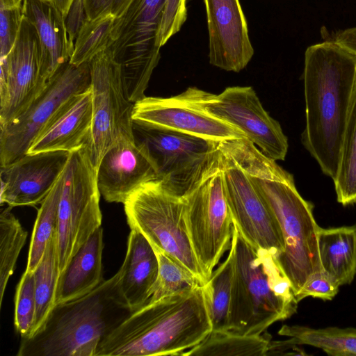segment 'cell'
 <instances>
[{"instance_id": "7402d4cb", "label": "cell", "mask_w": 356, "mask_h": 356, "mask_svg": "<svg viewBox=\"0 0 356 356\" xmlns=\"http://www.w3.org/2000/svg\"><path fill=\"white\" fill-rule=\"evenodd\" d=\"M120 292L134 312L145 305L159 273L156 252L139 232L131 229L124 261L118 271Z\"/></svg>"}, {"instance_id": "6da1fadb", "label": "cell", "mask_w": 356, "mask_h": 356, "mask_svg": "<svg viewBox=\"0 0 356 356\" xmlns=\"http://www.w3.org/2000/svg\"><path fill=\"white\" fill-rule=\"evenodd\" d=\"M220 146L245 170L277 222L284 249L277 259L296 296L313 274L323 270L318 250L321 227L313 204L298 193L291 173L246 138L223 141Z\"/></svg>"}, {"instance_id": "4fadbf2b", "label": "cell", "mask_w": 356, "mask_h": 356, "mask_svg": "<svg viewBox=\"0 0 356 356\" xmlns=\"http://www.w3.org/2000/svg\"><path fill=\"white\" fill-rule=\"evenodd\" d=\"M200 100L207 111L242 131L268 158L284 160L287 137L280 123L264 108L252 87H228L219 95L201 90Z\"/></svg>"}, {"instance_id": "9a60e30c", "label": "cell", "mask_w": 356, "mask_h": 356, "mask_svg": "<svg viewBox=\"0 0 356 356\" xmlns=\"http://www.w3.org/2000/svg\"><path fill=\"white\" fill-rule=\"evenodd\" d=\"M200 92L189 87L170 97L145 96L134 103L132 119L216 143L246 138L242 131L207 111L200 103Z\"/></svg>"}, {"instance_id": "ac0fdd59", "label": "cell", "mask_w": 356, "mask_h": 356, "mask_svg": "<svg viewBox=\"0 0 356 356\" xmlns=\"http://www.w3.org/2000/svg\"><path fill=\"white\" fill-rule=\"evenodd\" d=\"M209 37V61L239 72L254 56L248 22L239 0H203Z\"/></svg>"}, {"instance_id": "ab89813d", "label": "cell", "mask_w": 356, "mask_h": 356, "mask_svg": "<svg viewBox=\"0 0 356 356\" xmlns=\"http://www.w3.org/2000/svg\"><path fill=\"white\" fill-rule=\"evenodd\" d=\"M332 40L356 56V26L337 31Z\"/></svg>"}, {"instance_id": "1f68e13d", "label": "cell", "mask_w": 356, "mask_h": 356, "mask_svg": "<svg viewBox=\"0 0 356 356\" xmlns=\"http://www.w3.org/2000/svg\"><path fill=\"white\" fill-rule=\"evenodd\" d=\"M115 17L103 15L93 19H87L74 42L70 62L75 65L88 63L113 43L112 31Z\"/></svg>"}, {"instance_id": "5b68a950", "label": "cell", "mask_w": 356, "mask_h": 356, "mask_svg": "<svg viewBox=\"0 0 356 356\" xmlns=\"http://www.w3.org/2000/svg\"><path fill=\"white\" fill-rule=\"evenodd\" d=\"M229 249L233 278L228 331L261 334L296 313L298 302L275 254L252 246L234 225Z\"/></svg>"}, {"instance_id": "5bb4252c", "label": "cell", "mask_w": 356, "mask_h": 356, "mask_svg": "<svg viewBox=\"0 0 356 356\" xmlns=\"http://www.w3.org/2000/svg\"><path fill=\"white\" fill-rule=\"evenodd\" d=\"M233 225L250 244L277 257L284 249L280 227L243 167L218 143Z\"/></svg>"}, {"instance_id": "4dcf8cb0", "label": "cell", "mask_w": 356, "mask_h": 356, "mask_svg": "<svg viewBox=\"0 0 356 356\" xmlns=\"http://www.w3.org/2000/svg\"><path fill=\"white\" fill-rule=\"evenodd\" d=\"M8 207L0 213V305L10 276L13 274L27 232Z\"/></svg>"}, {"instance_id": "8fae6325", "label": "cell", "mask_w": 356, "mask_h": 356, "mask_svg": "<svg viewBox=\"0 0 356 356\" xmlns=\"http://www.w3.org/2000/svg\"><path fill=\"white\" fill-rule=\"evenodd\" d=\"M92 124L86 147L97 168L107 150L122 136H134V103L126 92L120 65L108 48L89 63Z\"/></svg>"}, {"instance_id": "74e56055", "label": "cell", "mask_w": 356, "mask_h": 356, "mask_svg": "<svg viewBox=\"0 0 356 356\" xmlns=\"http://www.w3.org/2000/svg\"><path fill=\"white\" fill-rule=\"evenodd\" d=\"M132 0H83L88 18L111 15L120 17L127 10Z\"/></svg>"}, {"instance_id": "f546056e", "label": "cell", "mask_w": 356, "mask_h": 356, "mask_svg": "<svg viewBox=\"0 0 356 356\" xmlns=\"http://www.w3.org/2000/svg\"><path fill=\"white\" fill-rule=\"evenodd\" d=\"M233 278L231 250L226 259L214 270L204 284L212 331L229 330V311Z\"/></svg>"}, {"instance_id": "8992f818", "label": "cell", "mask_w": 356, "mask_h": 356, "mask_svg": "<svg viewBox=\"0 0 356 356\" xmlns=\"http://www.w3.org/2000/svg\"><path fill=\"white\" fill-rule=\"evenodd\" d=\"M124 206L131 229L141 233L154 248L175 259L202 284L207 282L188 236L183 196L157 179L136 190Z\"/></svg>"}, {"instance_id": "52a82bcc", "label": "cell", "mask_w": 356, "mask_h": 356, "mask_svg": "<svg viewBox=\"0 0 356 356\" xmlns=\"http://www.w3.org/2000/svg\"><path fill=\"white\" fill-rule=\"evenodd\" d=\"M165 4V0H132L114 22L109 49L120 65L127 94L134 103L145 97L161 58L156 38Z\"/></svg>"}, {"instance_id": "ba28073f", "label": "cell", "mask_w": 356, "mask_h": 356, "mask_svg": "<svg viewBox=\"0 0 356 356\" xmlns=\"http://www.w3.org/2000/svg\"><path fill=\"white\" fill-rule=\"evenodd\" d=\"M97 168L86 145L70 153L63 173L57 231L58 270L71 259L102 225Z\"/></svg>"}, {"instance_id": "30bf717a", "label": "cell", "mask_w": 356, "mask_h": 356, "mask_svg": "<svg viewBox=\"0 0 356 356\" xmlns=\"http://www.w3.org/2000/svg\"><path fill=\"white\" fill-rule=\"evenodd\" d=\"M133 134L148 152L159 179L179 196L218 161V143L211 140L136 122Z\"/></svg>"}, {"instance_id": "cb8c5ba5", "label": "cell", "mask_w": 356, "mask_h": 356, "mask_svg": "<svg viewBox=\"0 0 356 356\" xmlns=\"http://www.w3.org/2000/svg\"><path fill=\"white\" fill-rule=\"evenodd\" d=\"M285 341H270L268 355L280 354L299 345H308L323 350L332 356H356V328L327 327L312 328L302 325H284L278 331Z\"/></svg>"}, {"instance_id": "f1b7e54d", "label": "cell", "mask_w": 356, "mask_h": 356, "mask_svg": "<svg viewBox=\"0 0 356 356\" xmlns=\"http://www.w3.org/2000/svg\"><path fill=\"white\" fill-rule=\"evenodd\" d=\"M62 188L63 175L38 209L28 254L25 270L27 273H33L43 257L48 242L57 233Z\"/></svg>"}, {"instance_id": "7c38bea8", "label": "cell", "mask_w": 356, "mask_h": 356, "mask_svg": "<svg viewBox=\"0 0 356 356\" xmlns=\"http://www.w3.org/2000/svg\"><path fill=\"white\" fill-rule=\"evenodd\" d=\"M90 88L88 63L61 65L41 93L17 118L0 126V166L27 154L34 140L60 108L73 95Z\"/></svg>"}, {"instance_id": "7bdbcfd3", "label": "cell", "mask_w": 356, "mask_h": 356, "mask_svg": "<svg viewBox=\"0 0 356 356\" xmlns=\"http://www.w3.org/2000/svg\"><path fill=\"white\" fill-rule=\"evenodd\" d=\"M15 1H16L17 4L22 5V0H15ZM43 1H53V0H43Z\"/></svg>"}, {"instance_id": "4316f807", "label": "cell", "mask_w": 356, "mask_h": 356, "mask_svg": "<svg viewBox=\"0 0 356 356\" xmlns=\"http://www.w3.org/2000/svg\"><path fill=\"white\" fill-rule=\"evenodd\" d=\"M35 280V313L33 335L44 323L56 305V293L60 275L58 259L57 233L48 242L43 257L33 272Z\"/></svg>"}, {"instance_id": "3957f363", "label": "cell", "mask_w": 356, "mask_h": 356, "mask_svg": "<svg viewBox=\"0 0 356 356\" xmlns=\"http://www.w3.org/2000/svg\"><path fill=\"white\" fill-rule=\"evenodd\" d=\"M213 327L203 285L149 302L100 343L95 356L181 355Z\"/></svg>"}, {"instance_id": "9c48e42d", "label": "cell", "mask_w": 356, "mask_h": 356, "mask_svg": "<svg viewBox=\"0 0 356 356\" xmlns=\"http://www.w3.org/2000/svg\"><path fill=\"white\" fill-rule=\"evenodd\" d=\"M183 197L190 241L208 280L224 253L229 250L233 232L219 158Z\"/></svg>"}, {"instance_id": "2e32d148", "label": "cell", "mask_w": 356, "mask_h": 356, "mask_svg": "<svg viewBox=\"0 0 356 356\" xmlns=\"http://www.w3.org/2000/svg\"><path fill=\"white\" fill-rule=\"evenodd\" d=\"M0 126L22 113L47 82L41 76V47L34 26L23 17L17 40L0 59Z\"/></svg>"}, {"instance_id": "b9f144b4", "label": "cell", "mask_w": 356, "mask_h": 356, "mask_svg": "<svg viewBox=\"0 0 356 356\" xmlns=\"http://www.w3.org/2000/svg\"><path fill=\"white\" fill-rule=\"evenodd\" d=\"M21 6L17 3L15 0H0V8H10Z\"/></svg>"}, {"instance_id": "44dd1931", "label": "cell", "mask_w": 356, "mask_h": 356, "mask_svg": "<svg viewBox=\"0 0 356 356\" xmlns=\"http://www.w3.org/2000/svg\"><path fill=\"white\" fill-rule=\"evenodd\" d=\"M24 17L35 28L41 47V76L47 82L69 62L74 44L69 40L65 19L53 1L22 0Z\"/></svg>"}, {"instance_id": "60d3db41", "label": "cell", "mask_w": 356, "mask_h": 356, "mask_svg": "<svg viewBox=\"0 0 356 356\" xmlns=\"http://www.w3.org/2000/svg\"><path fill=\"white\" fill-rule=\"evenodd\" d=\"M73 1L74 0H53V2L65 19Z\"/></svg>"}, {"instance_id": "d6a6232c", "label": "cell", "mask_w": 356, "mask_h": 356, "mask_svg": "<svg viewBox=\"0 0 356 356\" xmlns=\"http://www.w3.org/2000/svg\"><path fill=\"white\" fill-rule=\"evenodd\" d=\"M154 250L158 258L159 273L147 303L203 285L193 274L175 259L158 249Z\"/></svg>"}, {"instance_id": "8d00e7d4", "label": "cell", "mask_w": 356, "mask_h": 356, "mask_svg": "<svg viewBox=\"0 0 356 356\" xmlns=\"http://www.w3.org/2000/svg\"><path fill=\"white\" fill-rule=\"evenodd\" d=\"M340 286L324 270L313 274L296 295L299 302L307 297L332 300L338 293Z\"/></svg>"}, {"instance_id": "277c9868", "label": "cell", "mask_w": 356, "mask_h": 356, "mask_svg": "<svg viewBox=\"0 0 356 356\" xmlns=\"http://www.w3.org/2000/svg\"><path fill=\"white\" fill-rule=\"evenodd\" d=\"M133 312L117 272L89 293L55 305L33 335L21 337L17 356H95L102 341Z\"/></svg>"}, {"instance_id": "e575fe53", "label": "cell", "mask_w": 356, "mask_h": 356, "mask_svg": "<svg viewBox=\"0 0 356 356\" xmlns=\"http://www.w3.org/2000/svg\"><path fill=\"white\" fill-rule=\"evenodd\" d=\"M187 19V0H165L156 38L160 49L181 29Z\"/></svg>"}, {"instance_id": "d6986e66", "label": "cell", "mask_w": 356, "mask_h": 356, "mask_svg": "<svg viewBox=\"0 0 356 356\" xmlns=\"http://www.w3.org/2000/svg\"><path fill=\"white\" fill-rule=\"evenodd\" d=\"M157 179L154 163L134 136L118 139L103 156L97 168L100 194L108 202L124 204L143 185Z\"/></svg>"}, {"instance_id": "d4e9b609", "label": "cell", "mask_w": 356, "mask_h": 356, "mask_svg": "<svg viewBox=\"0 0 356 356\" xmlns=\"http://www.w3.org/2000/svg\"><path fill=\"white\" fill-rule=\"evenodd\" d=\"M318 250L323 270L340 286L351 284L356 275V225L320 227Z\"/></svg>"}, {"instance_id": "f35d334b", "label": "cell", "mask_w": 356, "mask_h": 356, "mask_svg": "<svg viewBox=\"0 0 356 356\" xmlns=\"http://www.w3.org/2000/svg\"><path fill=\"white\" fill-rule=\"evenodd\" d=\"M88 19L83 0H74L65 17L69 40L74 44L82 26Z\"/></svg>"}, {"instance_id": "7a4b0ae2", "label": "cell", "mask_w": 356, "mask_h": 356, "mask_svg": "<svg viewBox=\"0 0 356 356\" xmlns=\"http://www.w3.org/2000/svg\"><path fill=\"white\" fill-rule=\"evenodd\" d=\"M303 81L306 124L301 141L334 181L356 86V56L333 40L311 45L305 53Z\"/></svg>"}, {"instance_id": "83f0119b", "label": "cell", "mask_w": 356, "mask_h": 356, "mask_svg": "<svg viewBox=\"0 0 356 356\" xmlns=\"http://www.w3.org/2000/svg\"><path fill=\"white\" fill-rule=\"evenodd\" d=\"M337 202L356 204V86L344 129L338 172L334 181Z\"/></svg>"}, {"instance_id": "484cf974", "label": "cell", "mask_w": 356, "mask_h": 356, "mask_svg": "<svg viewBox=\"0 0 356 356\" xmlns=\"http://www.w3.org/2000/svg\"><path fill=\"white\" fill-rule=\"evenodd\" d=\"M270 341L268 334L248 335L231 331H212L199 344L181 355L264 356L267 355Z\"/></svg>"}, {"instance_id": "836d02e7", "label": "cell", "mask_w": 356, "mask_h": 356, "mask_svg": "<svg viewBox=\"0 0 356 356\" xmlns=\"http://www.w3.org/2000/svg\"><path fill=\"white\" fill-rule=\"evenodd\" d=\"M35 313L33 273L24 271L17 284L15 297L14 324L21 337L29 334Z\"/></svg>"}, {"instance_id": "ffe728a7", "label": "cell", "mask_w": 356, "mask_h": 356, "mask_svg": "<svg viewBox=\"0 0 356 356\" xmlns=\"http://www.w3.org/2000/svg\"><path fill=\"white\" fill-rule=\"evenodd\" d=\"M92 124L91 88L73 95L52 117L27 153L72 152L86 146Z\"/></svg>"}, {"instance_id": "603a6c76", "label": "cell", "mask_w": 356, "mask_h": 356, "mask_svg": "<svg viewBox=\"0 0 356 356\" xmlns=\"http://www.w3.org/2000/svg\"><path fill=\"white\" fill-rule=\"evenodd\" d=\"M103 249V229L100 227L79 248L60 274L56 305L82 297L104 281Z\"/></svg>"}, {"instance_id": "e0dca14e", "label": "cell", "mask_w": 356, "mask_h": 356, "mask_svg": "<svg viewBox=\"0 0 356 356\" xmlns=\"http://www.w3.org/2000/svg\"><path fill=\"white\" fill-rule=\"evenodd\" d=\"M70 153H27L1 167V204L10 207L42 203L60 178Z\"/></svg>"}, {"instance_id": "d590c367", "label": "cell", "mask_w": 356, "mask_h": 356, "mask_svg": "<svg viewBox=\"0 0 356 356\" xmlns=\"http://www.w3.org/2000/svg\"><path fill=\"white\" fill-rule=\"evenodd\" d=\"M23 17L22 5L0 8V59L6 57L14 46Z\"/></svg>"}]
</instances>
